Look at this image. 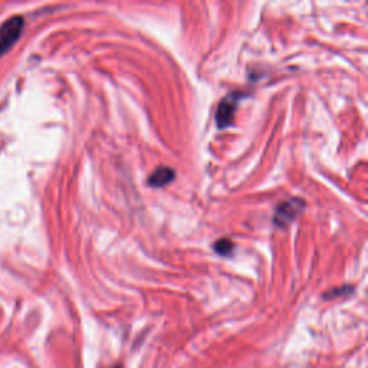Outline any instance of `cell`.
Wrapping results in <instances>:
<instances>
[{"instance_id": "1", "label": "cell", "mask_w": 368, "mask_h": 368, "mask_svg": "<svg viewBox=\"0 0 368 368\" xmlns=\"http://www.w3.org/2000/svg\"><path fill=\"white\" fill-rule=\"evenodd\" d=\"M23 27L25 20L22 16H13L0 26V56L15 45L23 32Z\"/></svg>"}, {"instance_id": "2", "label": "cell", "mask_w": 368, "mask_h": 368, "mask_svg": "<svg viewBox=\"0 0 368 368\" xmlns=\"http://www.w3.org/2000/svg\"><path fill=\"white\" fill-rule=\"evenodd\" d=\"M301 206H302V202H299L297 199L282 203L276 210L275 222L280 226H285V224L291 223L298 216V213L301 212V209H302Z\"/></svg>"}, {"instance_id": "3", "label": "cell", "mask_w": 368, "mask_h": 368, "mask_svg": "<svg viewBox=\"0 0 368 368\" xmlns=\"http://www.w3.org/2000/svg\"><path fill=\"white\" fill-rule=\"evenodd\" d=\"M235 109H236V101L231 97L220 102L217 112H216L217 125L220 128H224V127H228L229 124H232L233 117H235Z\"/></svg>"}, {"instance_id": "4", "label": "cell", "mask_w": 368, "mask_h": 368, "mask_svg": "<svg viewBox=\"0 0 368 368\" xmlns=\"http://www.w3.org/2000/svg\"><path fill=\"white\" fill-rule=\"evenodd\" d=\"M175 179V172L170 167H158L154 170V173L149 179V184L151 187H163L167 186Z\"/></svg>"}, {"instance_id": "5", "label": "cell", "mask_w": 368, "mask_h": 368, "mask_svg": "<svg viewBox=\"0 0 368 368\" xmlns=\"http://www.w3.org/2000/svg\"><path fill=\"white\" fill-rule=\"evenodd\" d=\"M232 249H233V243L232 240H217V243L214 245V250L219 253V254H229L232 253Z\"/></svg>"}, {"instance_id": "6", "label": "cell", "mask_w": 368, "mask_h": 368, "mask_svg": "<svg viewBox=\"0 0 368 368\" xmlns=\"http://www.w3.org/2000/svg\"><path fill=\"white\" fill-rule=\"evenodd\" d=\"M112 368H121V367H112Z\"/></svg>"}]
</instances>
